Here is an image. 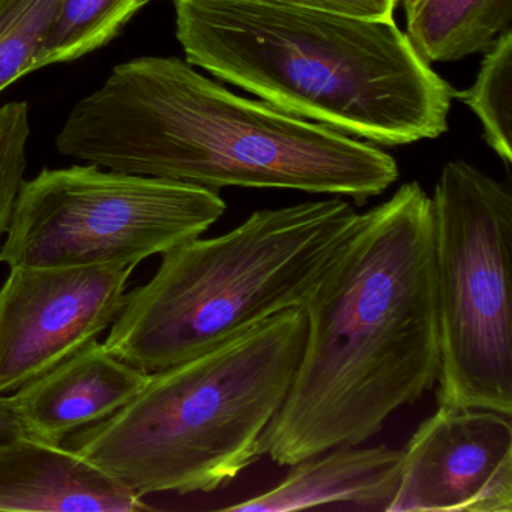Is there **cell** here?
<instances>
[{"mask_svg":"<svg viewBox=\"0 0 512 512\" xmlns=\"http://www.w3.org/2000/svg\"><path fill=\"white\" fill-rule=\"evenodd\" d=\"M151 0H61L38 58L47 65L76 61L101 49Z\"/></svg>","mask_w":512,"mask_h":512,"instance_id":"obj_14","label":"cell"},{"mask_svg":"<svg viewBox=\"0 0 512 512\" xmlns=\"http://www.w3.org/2000/svg\"><path fill=\"white\" fill-rule=\"evenodd\" d=\"M401 452L386 512H512L511 415L439 404Z\"/></svg>","mask_w":512,"mask_h":512,"instance_id":"obj_9","label":"cell"},{"mask_svg":"<svg viewBox=\"0 0 512 512\" xmlns=\"http://www.w3.org/2000/svg\"><path fill=\"white\" fill-rule=\"evenodd\" d=\"M307 335L260 455L293 466L362 445L434 388L440 344L431 200L418 182L361 214L305 302Z\"/></svg>","mask_w":512,"mask_h":512,"instance_id":"obj_1","label":"cell"},{"mask_svg":"<svg viewBox=\"0 0 512 512\" xmlns=\"http://www.w3.org/2000/svg\"><path fill=\"white\" fill-rule=\"evenodd\" d=\"M410 44L427 64L487 52L511 28L512 0H403Z\"/></svg>","mask_w":512,"mask_h":512,"instance_id":"obj_13","label":"cell"},{"mask_svg":"<svg viewBox=\"0 0 512 512\" xmlns=\"http://www.w3.org/2000/svg\"><path fill=\"white\" fill-rule=\"evenodd\" d=\"M305 335L304 310L283 311L151 373L127 406L67 446L142 499L218 490L262 458L260 436L286 400Z\"/></svg>","mask_w":512,"mask_h":512,"instance_id":"obj_4","label":"cell"},{"mask_svg":"<svg viewBox=\"0 0 512 512\" xmlns=\"http://www.w3.org/2000/svg\"><path fill=\"white\" fill-rule=\"evenodd\" d=\"M454 98L482 124L484 139L505 164L512 163V31H503L485 53L478 77Z\"/></svg>","mask_w":512,"mask_h":512,"instance_id":"obj_15","label":"cell"},{"mask_svg":"<svg viewBox=\"0 0 512 512\" xmlns=\"http://www.w3.org/2000/svg\"><path fill=\"white\" fill-rule=\"evenodd\" d=\"M175 13L188 64L289 115L386 146L448 130L454 91L394 19L262 0H175Z\"/></svg>","mask_w":512,"mask_h":512,"instance_id":"obj_3","label":"cell"},{"mask_svg":"<svg viewBox=\"0 0 512 512\" xmlns=\"http://www.w3.org/2000/svg\"><path fill=\"white\" fill-rule=\"evenodd\" d=\"M431 200L439 317L437 404L512 416V194L466 161Z\"/></svg>","mask_w":512,"mask_h":512,"instance_id":"obj_6","label":"cell"},{"mask_svg":"<svg viewBox=\"0 0 512 512\" xmlns=\"http://www.w3.org/2000/svg\"><path fill=\"white\" fill-rule=\"evenodd\" d=\"M359 221L344 200H314L190 239L161 254L157 274L127 293L103 344L131 367L157 373L302 308Z\"/></svg>","mask_w":512,"mask_h":512,"instance_id":"obj_5","label":"cell"},{"mask_svg":"<svg viewBox=\"0 0 512 512\" xmlns=\"http://www.w3.org/2000/svg\"><path fill=\"white\" fill-rule=\"evenodd\" d=\"M29 134L28 103L14 101L0 107V238L10 227L17 196L25 182Z\"/></svg>","mask_w":512,"mask_h":512,"instance_id":"obj_17","label":"cell"},{"mask_svg":"<svg viewBox=\"0 0 512 512\" xmlns=\"http://www.w3.org/2000/svg\"><path fill=\"white\" fill-rule=\"evenodd\" d=\"M56 148L128 175L350 197L362 205L398 179L388 152L265 101L239 97L179 58L134 59L80 100Z\"/></svg>","mask_w":512,"mask_h":512,"instance_id":"obj_2","label":"cell"},{"mask_svg":"<svg viewBox=\"0 0 512 512\" xmlns=\"http://www.w3.org/2000/svg\"><path fill=\"white\" fill-rule=\"evenodd\" d=\"M226 209L218 191L184 182L88 163L46 169L20 188L0 263L136 268L199 238Z\"/></svg>","mask_w":512,"mask_h":512,"instance_id":"obj_7","label":"cell"},{"mask_svg":"<svg viewBox=\"0 0 512 512\" xmlns=\"http://www.w3.org/2000/svg\"><path fill=\"white\" fill-rule=\"evenodd\" d=\"M82 454L31 436L0 445V511H151Z\"/></svg>","mask_w":512,"mask_h":512,"instance_id":"obj_11","label":"cell"},{"mask_svg":"<svg viewBox=\"0 0 512 512\" xmlns=\"http://www.w3.org/2000/svg\"><path fill=\"white\" fill-rule=\"evenodd\" d=\"M149 376L95 340L5 401L25 436L62 443L127 406Z\"/></svg>","mask_w":512,"mask_h":512,"instance_id":"obj_10","label":"cell"},{"mask_svg":"<svg viewBox=\"0 0 512 512\" xmlns=\"http://www.w3.org/2000/svg\"><path fill=\"white\" fill-rule=\"evenodd\" d=\"M61 0H0V94L38 70Z\"/></svg>","mask_w":512,"mask_h":512,"instance_id":"obj_16","label":"cell"},{"mask_svg":"<svg viewBox=\"0 0 512 512\" xmlns=\"http://www.w3.org/2000/svg\"><path fill=\"white\" fill-rule=\"evenodd\" d=\"M403 452L386 445L340 446L293 464L271 490L221 508L233 512H290L323 505L386 511L400 479Z\"/></svg>","mask_w":512,"mask_h":512,"instance_id":"obj_12","label":"cell"},{"mask_svg":"<svg viewBox=\"0 0 512 512\" xmlns=\"http://www.w3.org/2000/svg\"><path fill=\"white\" fill-rule=\"evenodd\" d=\"M20 436H23L22 428H20L17 419L14 418L5 397L0 395V445Z\"/></svg>","mask_w":512,"mask_h":512,"instance_id":"obj_19","label":"cell"},{"mask_svg":"<svg viewBox=\"0 0 512 512\" xmlns=\"http://www.w3.org/2000/svg\"><path fill=\"white\" fill-rule=\"evenodd\" d=\"M133 266L10 268L0 287V394L43 376L110 328Z\"/></svg>","mask_w":512,"mask_h":512,"instance_id":"obj_8","label":"cell"},{"mask_svg":"<svg viewBox=\"0 0 512 512\" xmlns=\"http://www.w3.org/2000/svg\"><path fill=\"white\" fill-rule=\"evenodd\" d=\"M266 4L302 8L356 19H394L395 7L400 0H262Z\"/></svg>","mask_w":512,"mask_h":512,"instance_id":"obj_18","label":"cell"}]
</instances>
